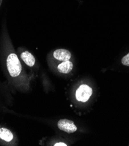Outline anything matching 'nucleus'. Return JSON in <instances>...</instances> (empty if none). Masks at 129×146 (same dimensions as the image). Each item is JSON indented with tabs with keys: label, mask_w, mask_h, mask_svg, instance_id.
Instances as JSON below:
<instances>
[{
	"label": "nucleus",
	"mask_w": 129,
	"mask_h": 146,
	"mask_svg": "<svg viewBox=\"0 0 129 146\" xmlns=\"http://www.w3.org/2000/svg\"><path fill=\"white\" fill-rule=\"evenodd\" d=\"M54 145L55 146H60V145H62V146H66L67 145L65 144V143H56V144H54Z\"/></svg>",
	"instance_id": "obj_9"
},
{
	"label": "nucleus",
	"mask_w": 129,
	"mask_h": 146,
	"mask_svg": "<svg viewBox=\"0 0 129 146\" xmlns=\"http://www.w3.org/2000/svg\"><path fill=\"white\" fill-rule=\"evenodd\" d=\"M122 63L124 66H129V53L122 58Z\"/></svg>",
	"instance_id": "obj_8"
},
{
	"label": "nucleus",
	"mask_w": 129,
	"mask_h": 146,
	"mask_svg": "<svg viewBox=\"0 0 129 146\" xmlns=\"http://www.w3.org/2000/svg\"><path fill=\"white\" fill-rule=\"evenodd\" d=\"M2 2H3V0H0V6H1V5L2 4Z\"/></svg>",
	"instance_id": "obj_10"
},
{
	"label": "nucleus",
	"mask_w": 129,
	"mask_h": 146,
	"mask_svg": "<svg viewBox=\"0 0 129 146\" xmlns=\"http://www.w3.org/2000/svg\"><path fill=\"white\" fill-rule=\"evenodd\" d=\"M93 94V89L87 84H82L76 92V98L77 101L87 102Z\"/></svg>",
	"instance_id": "obj_2"
},
{
	"label": "nucleus",
	"mask_w": 129,
	"mask_h": 146,
	"mask_svg": "<svg viewBox=\"0 0 129 146\" xmlns=\"http://www.w3.org/2000/svg\"><path fill=\"white\" fill-rule=\"evenodd\" d=\"M22 60L28 66H33L34 65L36 60L34 56L29 52L24 51L21 55Z\"/></svg>",
	"instance_id": "obj_5"
},
{
	"label": "nucleus",
	"mask_w": 129,
	"mask_h": 146,
	"mask_svg": "<svg viewBox=\"0 0 129 146\" xmlns=\"http://www.w3.org/2000/svg\"><path fill=\"white\" fill-rule=\"evenodd\" d=\"M58 127L64 132L70 134L75 132L77 130V127L74 122L70 120L64 119H61L58 122Z\"/></svg>",
	"instance_id": "obj_3"
},
{
	"label": "nucleus",
	"mask_w": 129,
	"mask_h": 146,
	"mask_svg": "<svg viewBox=\"0 0 129 146\" xmlns=\"http://www.w3.org/2000/svg\"><path fill=\"white\" fill-rule=\"evenodd\" d=\"M0 139L5 141L9 142L13 139V135L9 129L1 127L0 128Z\"/></svg>",
	"instance_id": "obj_7"
},
{
	"label": "nucleus",
	"mask_w": 129,
	"mask_h": 146,
	"mask_svg": "<svg viewBox=\"0 0 129 146\" xmlns=\"http://www.w3.org/2000/svg\"><path fill=\"white\" fill-rule=\"evenodd\" d=\"M73 68V64L71 61H63L58 66V70L60 73L64 74H69Z\"/></svg>",
	"instance_id": "obj_6"
},
{
	"label": "nucleus",
	"mask_w": 129,
	"mask_h": 146,
	"mask_svg": "<svg viewBox=\"0 0 129 146\" xmlns=\"http://www.w3.org/2000/svg\"><path fill=\"white\" fill-rule=\"evenodd\" d=\"M54 57L61 61H69L71 58V53L66 49H58L54 52Z\"/></svg>",
	"instance_id": "obj_4"
},
{
	"label": "nucleus",
	"mask_w": 129,
	"mask_h": 146,
	"mask_svg": "<svg viewBox=\"0 0 129 146\" xmlns=\"http://www.w3.org/2000/svg\"><path fill=\"white\" fill-rule=\"evenodd\" d=\"M7 66L10 75L12 77L18 76L22 71V65L17 55L12 53L7 59Z\"/></svg>",
	"instance_id": "obj_1"
}]
</instances>
